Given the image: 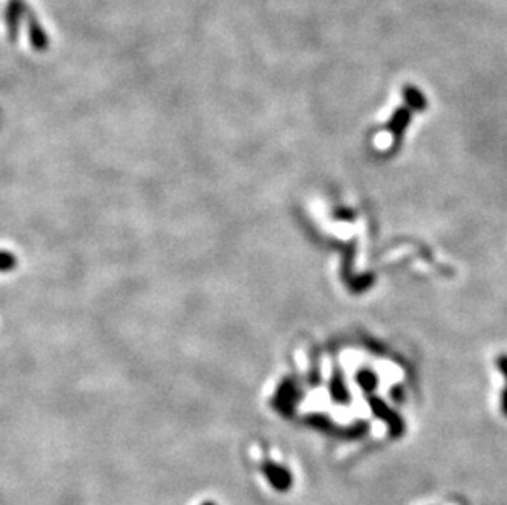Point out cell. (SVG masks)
Here are the masks:
<instances>
[{"instance_id": "obj_1", "label": "cell", "mask_w": 507, "mask_h": 505, "mask_svg": "<svg viewBox=\"0 0 507 505\" xmlns=\"http://www.w3.org/2000/svg\"><path fill=\"white\" fill-rule=\"evenodd\" d=\"M301 389L297 387V384L291 381V379H286L280 384V387L276 389L275 395H272L271 405L275 407L277 414H281L286 419H291V417L296 414L297 404L301 402Z\"/></svg>"}, {"instance_id": "obj_2", "label": "cell", "mask_w": 507, "mask_h": 505, "mask_svg": "<svg viewBox=\"0 0 507 505\" xmlns=\"http://www.w3.org/2000/svg\"><path fill=\"white\" fill-rule=\"evenodd\" d=\"M368 404L376 419L383 420L388 427V432L392 438H399L406 432V424L402 417L396 410H392L383 399L372 394L368 397Z\"/></svg>"}, {"instance_id": "obj_3", "label": "cell", "mask_w": 507, "mask_h": 505, "mask_svg": "<svg viewBox=\"0 0 507 505\" xmlns=\"http://www.w3.org/2000/svg\"><path fill=\"white\" fill-rule=\"evenodd\" d=\"M261 469H263V474L266 477V481H268V484L275 491L287 492L292 487L294 477L286 466L277 464L275 461H265L263 466H261Z\"/></svg>"}, {"instance_id": "obj_4", "label": "cell", "mask_w": 507, "mask_h": 505, "mask_svg": "<svg viewBox=\"0 0 507 505\" xmlns=\"http://www.w3.org/2000/svg\"><path fill=\"white\" fill-rule=\"evenodd\" d=\"M330 395H332V400H334L335 404H340V405H347V404H350V391H348V387H347V384H345V379H343V376L340 374V372H335L334 377H332V381H330Z\"/></svg>"}, {"instance_id": "obj_5", "label": "cell", "mask_w": 507, "mask_h": 505, "mask_svg": "<svg viewBox=\"0 0 507 505\" xmlns=\"http://www.w3.org/2000/svg\"><path fill=\"white\" fill-rule=\"evenodd\" d=\"M305 422H307V425L312 427L314 430L322 432V433H327V435L342 437V428H337L334 422H332V420L329 419V417H324V415H309L307 419H305Z\"/></svg>"}, {"instance_id": "obj_6", "label": "cell", "mask_w": 507, "mask_h": 505, "mask_svg": "<svg viewBox=\"0 0 507 505\" xmlns=\"http://www.w3.org/2000/svg\"><path fill=\"white\" fill-rule=\"evenodd\" d=\"M409 122H411V112L407 108H399L389 120V131L396 138H399L409 126Z\"/></svg>"}, {"instance_id": "obj_7", "label": "cell", "mask_w": 507, "mask_h": 505, "mask_svg": "<svg viewBox=\"0 0 507 505\" xmlns=\"http://www.w3.org/2000/svg\"><path fill=\"white\" fill-rule=\"evenodd\" d=\"M357 382L364 392L372 395L374 392V389L378 387L379 379L372 369H359L358 374H357Z\"/></svg>"}, {"instance_id": "obj_8", "label": "cell", "mask_w": 507, "mask_h": 505, "mask_svg": "<svg viewBox=\"0 0 507 505\" xmlns=\"http://www.w3.org/2000/svg\"><path fill=\"white\" fill-rule=\"evenodd\" d=\"M369 425L367 422L359 420L357 424H353L347 428H342V438H347V440H358V438L364 437V433L368 432Z\"/></svg>"}, {"instance_id": "obj_9", "label": "cell", "mask_w": 507, "mask_h": 505, "mask_svg": "<svg viewBox=\"0 0 507 505\" xmlns=\"http://www.w3.org/2000/svg\"><path fill=\"white\" fill-rule=\"evenodd\" d=\"M404 97H406L407 106L414 108V111H424L425 106H427L424 96L417 89H414V87H407V89L404 91Z\"/></svg>"}, {"instance_id": "obj_10", "label": "cell", "mask_w": 507, "mask_h": 505, "mask_svg": "<svg viewBox=\"0 0 507 505\" xmlns=\"http://www.w3.org/2000/svg\"><path fill=\"white\" fill-rule=\"evenodd\" d=\"M30 33H31V41H34V46L35 48H45L46 45V36H45V33L41 31L40 29V25H35V24H31L30 25Z\"/></svg>"}, {"instance_id": "obj_11", "label": "cell", "mask_w": 507, "mask_h": 505, "mask_svg": "<svg viewBox=\"0 0 507 505\" xmlns=\"http://www.w3.org/2000/svg\"><path fill=\"white\" fill-rule=\"evenodd\" d=\"M374 281V277L372 276V274H367V276H359L355 282H353V289L355 290H364V289H368L369 285L373 284Z\"/></svg>"}, {"instance_id": "obj_12", "label": "cell", "mask_w": 507, "mask_h": 505, "mask_svg": "<svg viewBox=\"0 0 507 505\" xmlns=\"http://www.w3.org/2000/svg\"><path fill=\"white\" fill-rule=\"evenodd\" d=\"M496 364H498L499 372L504 376L506 382H507V354H501L498 361H496Z\"/></svg>"}, {"instance_id": "obj_13", "label": "cell", "mask_w": 507, "mask_h": 505, "mask_svg": "<svg viewBox=\"0 0 507 505\" xmlns=\"http://www.w3.org/2000/svg\"><path fill=\"white\" fill-rule=\"evenodd\" d=\"M12 265V256L0 252V267H9Z\"/></svg>"}, {"instance_id": "obj_14", "label": "cell", "mask_w": 507, "mask_h": 505, "mask_svg": "<svg viewBox=\"0 0 507 505\" xmlns=\"http://www.w3.org/2000/svg\"><path fill=\"white\" fill-rule=\"evenodd\" d=\"M501 409H503V414L507 417V386L503 391V395H501Z\"/></svg>"}, {"instance_id": "obj_15", "label": "cell", "mask_w": 507, "mask_h": 505, "mask_svg": "<svg viewBox=\"0 0 507 505\" xmlns=\"http://www.w3.org/2000/svg\"><path fill=\"white\" fill-rule=\"evenodd\" d=\"M392 395H394V400H397V402H402V397H404V395H402V392H401V389H399V387H397V389H394V391H392Z\"/></svg>"}, {"instance_id": "obj_16", "label": "cell", "mask_w": 507, "mask_h": 505, "mask_svg": "<svg viewBox=\"0 0 507 505\" xmlns=\"http://www.w3.org/2000/svg\"><path fill=\"white\" fill-rule=\"evenodd\" d=\"M204 505H215V504H214V502H205Z\"/></svg>"}]
</instances>
